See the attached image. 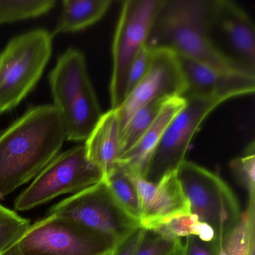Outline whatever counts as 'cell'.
Here are the masks:
<instances>
[{"label": "cell", "instance_id": "1", "mask_svg": "<svg viewBox=\"0 0 255 255\" xmlns=\"http://www.w3.org/2000/svg\"><path fill=\"white\" fill-rule=\"evenodd\" d=\"M65 122L53 104L26 110L0 132V198L35 179L60 153Z\"/></svg>", "mask_w": 255, "mask_h": 255}, {"label": "cell", "instance_id": "2", "mask_svg": "<svg viewBox=\"0 0 255 255\" xmlns=\"http://www.w3.org/2000/svg\"><path fill=\"white\" fill-rule=\"evenodd\" d=\"M212 0H163L146 46L219 71L251 74L215 45L210 34Z\"/></svg>", "mask_w": 255, "mask_h": 255}, {"label": "cell", "instance_id": "3", "mask_svg": "<svg viewBox=\"0 0 255 255\" xmlns=\"http://www.w3.org/2000/svg\"><path fill=\"white\" fill-rule=\"evenodd\" d=\"M49 80L53 104L65 122L67 141H86L103 113L84 55L76 49H68L58 59Z\"/></svg>", "mask_w": 255, "mask_h": 255}, {"label": "cell", "instance_id": "4", "mask_svg": "<svg viewBox=\"0 0 255 255\" xmlns=\"http://www.w3.org/2000/svg\"><path fill=\"white\" fill-rule=\"evenodd\" d=\"M53 50V36L35 29L13 38L0 53V114L15 108L36 86Z\"/></svg>", "mask_w": 255, "mask_h": 255}, {"label": "cell", "instance_id": "5", "mask_svg": "<svg viewBox=\"0 0 255 255\" xmlns=\"http://www.w3.org/2000/svg\"><path fill=\"white\" fill-rule=\"evenodd\" d=\"M177 175L189 201L191 214L213 228L216 240L237 223L242 214L238 199L219 175L187 160L180 164Z\"/></svg>", "mask_w": 255, "mask_h": 255}, {"label": "cell", "instance_id": "6", "mask_svg": "<svg viewBox=\"0 0 255 255\" xmlns=\"http://www.w3.org/2000/svg\"><path fill=\"white\" fill-rule=\"evenodd\" d=\"M104 180L102 171L88 159L86 148L77 145L56 156L14 201L17 211H27L54 198L82 192Z\"/></svg>", "mask_w": 255, "mask_h": 255}, {"label": "cell", "instance_id": "7", "mask_svg": "<svg viewBox=\"0 0 255 255\" xmlns=\"http://www.w3.org/2000/svg\"><path fill=\"white\" fill-rule=\"evenodd\" d=\"M163 0H127L122 4L113 44L110 93L112 110L126 98L129 70L146 47L150 29Z\"/></svg>", "mask_w": 255, "mask_h": 255}, {"label": "cell", "instance_id": "8", "mask_svg": "<svg viewBox=\"0 0 255 255\" xmlns=\"http://www.w3.org/2000/svg\"><path fill=\"white\" fill-rule=\"evenodd\" d=\"M17 245L24 255H106L116 248L83 224L55 215L31 225Z\"/></svg>", "mask_w": 255, "mask_h": 255}, {"label": "cell", "instance_id": "9", "mask_svg": "<svg viewBox=\"0 0 255 255\" xmlns=\"http://www.w3.org/2000/svg\"><path fill=\"white\" fill-rule=\"evenodd\" d=\"M47 215L74 219L105 237L115 247L141 226L116 202L104 180L55 204Z\"/></svg>", "mask_w": 255, "mask_h": 255}, {"label": "cell", "instance_id": "10", "mask_svg": "<svg viewBox=\"0 0 255 255\" xmlns=\"http://www.w3.org/2000/svg\"><path fill=\"white\" fill-rule=\"evenodd\" d=\"M165 129L159 141L144 179L156 184L168 173L176 171L186 160L189 145L204 119L218 106L225 102L220 98L192 97Z\"/></svg>", "mask_w": 255, "mask_h": 255}, {"label": "cell", "instance_id": "11", "mask_svg": "<svg viewBox=\"0 0 255 255\" xmlns=\"http://www.w3.org/2000/svg\"><path fill=\"white\" fill-rule=\"evenodd\" d=\"M151 66L145 77L116 109L121 132L135 112L151 101L171 97H181L184 77L177 56L167 50H153Z\"/></svg>", "mask_w": 255, "mask_h": 255}, {"label": "cell", "instance_id": "12", "mask_svg": "<svg viewBox=\"0 0 255 255\" xmlns=\"http://www.w3.org/2000/svg\"><path fill=\"white\" fill-rule=\"evenodd\" d=\"M177 57L186 85L181 95L183 99L204 97L227 101L255 92V76L246 73L225 72L184 56Z\"/></svg>", "mask_w": 255, "mask_h": 255}, {"label": "cell", "instance_id": "13", "mask_svg": "<svg viewBox=\"0 0 255 255\" xmlns=\"http://www.w3.org/2000/svg\"><path fill=\"white\" fill-rule=\"evenodd\" d=\"M211 26L221 29L237 62L255 75V29L249 16L232 1L212 0Z\"/></svg>", "mask_w": 255, "mask_h": 255}, {"label": "cell", "instance_id": "14", "mask_svg": "<svg viewBox=\"0 0 255 255\" xmlns=\"http://www.w3.org/2000/svg\"><path fill=\"white\" fill-rule=\"evenodd\" d=\"M185 105L186 101L181 97L168 98L151 126L132 148L119 157L117 165L129 175L144 178L165 129Z\"/></svg>", "mask_w": 255, "mask_h": 255}, {"label": "cell", "instance_id": "15", "mask_svg": "<svg viewBox=\"0 0 255 255\" xmlns=\"http://www.w3.org/2000/svg\"><path fill=\"white\" fill-rule=\"evenodd\" d=\"M191 214L190 205L177 175V170L155 184L150 204L141 212L140 225L154 230L173 218Z\"/></svg>", "mask_w": 255, "mask_h": 255}, {"label": "cell", "instance_id": "16", "mask_svg": "<svg viewBox=\"0 0 255 255\" xmlns=\"http://www.w3.org/2000/svg\"><path fill=\"white\" fill-rule=\"evenodd\" d=\"M121 128L116 110L103 113L84 146L88 159L104 174V179L116 166L120 157Z\"/></svg>", "mask_w": 255, "mask_h": 255}, {"label": "cell", "instance_id": "17", "mask_svg": "<svg viewBox=\"0 0 255 255\" xmlns=\"http://www.w3.org/2000/svg\"><path fill=\"white\" fill-rule=\"evenodd\" d=\"M112 3L110 0H65L52 36L80 32L98 23Z\"/></svg>", "mask_w": 255, "mask_h": 255}, {"label": "cell", "instance_id": "18", "mask_svg": "<svg viewBox=\"0 0 255 255\" xmlns=\"http://www.w3.org/2000/svg\"><path fill=\"white\" fill-rule=\"evenodd\" d=\"M255 237V199H248L237 223L219 240H214L216 255H249Z\"/></svg>", "mask_w": 255, "mask_h": 255}, {"label": "cell", "instance_id": "19", "mask_svg": "<svg viewBox=\"0 0 255 255\" xmlns=\"http://www.w3.org/2000/svg\"><path fill=\"white\" fill-rule=\"evenodd\" d=\"M169 98L155 100L135 112L121 132L120 156L132 148L156 120Z\"/></svg>", "mask_w": 255, "mask_h": 255}, {"label": "cell", "instance_id": "20", "mask_svg": "<svg viewBox=\"0 0 255 255\" xmlns=\"http://www.w3.org/2000/svg\"><path fill=\"white\" fill-rule=\"evenodd\" d=\"M116 202L140 223V205L135 185L128 174L117 166L104 179Z\"/></svg>", "mask_w": 255, "mask_h": 255}, {"label": "cell", "instance_id": "21", "mask_svg": "<svg viewBox=\"0 0 255 255\" xmlns=\"http://www.w3.org/2000/svg\"><path fill=\"white\" fill-rule=\"evenodd\" d=\"M56 5L54 0H0V25L41 17Z\"/></svg>", "mask_w": 255, "mask_h": 255}, {"label": "cell", "instance_id": "22", "mask_svg": "<svg viewBox=\"0 0 255 255\" xmlns=\"http://www.w3.org/2000/svg\"><path fill=\"white\" fill-rule=\"evenodd\" d=\"M30 225L29 219L0 204V253L16 244Z\"/></svg>", "mask_w": 255, "mask_h": 255}, {"label": "cell", "instance_id": "23", "mask_svg": "<svg viewBox=\"0 0 255 255\" xmlns=\"http://www.w3.org/2000/svg\"><path fill=\"white\" fill-rule=\"evenodd\" d=\"M230 169L237 183L247 192L248 199H255V144L248 145L244 155L230 162Z\"/></svg>", "mask_w": 255, "mask_h": 255}, {"label": "cell", "instance_id": "24", "mask_svg": "<svg viewBox=\"0 0 255 255\" xmlns=\"http://www.w3.org/2000/svg\"><path fill=\"white\" fill-rule=\"evenodd\" d=\"M202 222L193 214L173 218L152 231H157L174 240L184 239L189 236L198 237Z\"/></svg>", "mask_w": 255, "mask_h": 255}, {"label": "cell", "instance_id": "25", "mask_svg": "<svg viewBox=\"0 0 255 255\" xmlns=\"http://www.w3.org/2000/svg\"><path fill=\"white\" fill-rule=\"evenodd\" d=\"M180 240L170 238L157 231L145 230L142 240L134 255H168Z\"/></svg>", "mask_w": 255, "mask_h": 255}, {"label": "cell", "instance_id": "26", "mask_svg": "<svg viewBox=\"0 0 255 255\" xmlns=\"http://www.w3.org/2000/svg\"><path fill=\"white\" fill-rule=\"evenodd\" d=\"M153 54V50L146 46L134 61L128 75L126 98L148 72L151 66Z\"/></svg>", "mask_w": 255, "mask_h": 255}, {"label": "cell", "instance_id": "27", "mask_svg": "<svg viewBox=\"0 0 255 255\" xmlns=\"http://www.w3.org/2000/svg\"><path fill=\"white\" fill-rule=\"evenodd\" d=\"M144 232V228L138 227L113 249L112 255H134L142 240Z\"/></svg>", "mask_w": 255, "mask_h": 255}, {"label": "cell", "instance_id": "28", "mask_svg": "<svg viewBox=\"0 0 255 255\" xmlns=\"http://www.w3.org/2000/svg\"><path fill=\"white\" fill-rule=\"evenodd\" d=\"M186 255H216L214 242H204L196 236L184 238Z\"/></svg>", "mask_w": 255, "mask_h": 255}, {"label": "cell", "instance_id": "29", "mask_svg": "<svg viewBox=\"0 0 255 255\" xmlns=\"http://www.w3.org/2000/svg\"><path fill=\"white\" fill-rule=\"evenodd\" d=\"M168 255H186L184 239L179 240L176 247Z\"/></svg>", "mask_w": 255, "mask_h": 255}, {"label": "cell", "instance_id": "30", "mask_svg": "<svg viewBox=\"0 0 255 255\" xmlns=\"http://www.w3.org/2000/svg\"><path fill=\"white\" fill-rule=\"evenodd\" d=\"M0 255H24L22 253L20 249H19L17 243L14 244V246L10 247L7 250L4 251L2 253H0Z\"/></svg>", "mask_w": 255, "mask_h": 255}, {"label": "cell", "instance_id": "31", "mask_svg": "<svg viewBox=\"0 0 255 255\" xmlns=\"http://www.w3.org/2000/svg\"><path fill=\"white\" fill-rule=\"evenodd\" d=\"M249 255H255V237H254V238L252 239V242H251Z\"/></svg>", "mask_w": 255, "mask_h": 255}, {"label": "cell", "instance_id": "32", "mask_svg": "<svg viewBox=\"0 0 255 255\" xmlns=\"http://www.w3.org/2000/svg\"><path fill=\"white\" fill-rule=\"evenodd\" d=\"M112 252H111V253L107 254V255H112Z\"/></svg>", "mask_w": 255, "mask_h": 255}]
</instances>
